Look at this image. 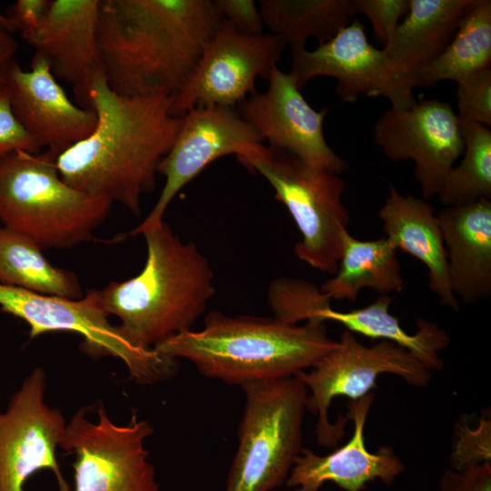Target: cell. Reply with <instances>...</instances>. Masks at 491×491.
<instances>
[{
    "label": "cell",
    "instance_id": "cell-27",
    "mask_svg": "<svg viewBox=\"0 0 491 491\" xmlns=\"http://www.w3.org/2000/svg\"><path fill=\"white\" fill-rule=\"evenodd\" d=\"M0 283L37 294L82 297L76 275L52 265L29 237L0 226Z\"/></svg>",
    "mask_w": 491,
    "mask_h": 491
},
{
    "label": "cell",
    "instance_id": "cell-28",
    "mask_svg": "<svg viewBox=\"0 0 491 491\" xmlns=\"http://www.w3.org/2000/svg\"><path fill=\"white\" fill-rule=\"evenodd\" d=\"M460 122L464 138L463 157L443 179L437 195L444 206L482 198L491 200V131L479 124Z\"/></svg>",
    "mask_w": 491,
    "mask_h": 491
},
{
    "label": "cell",
    "instance_id": "cell-3",
    "mask_svg": "<svg viewBox=\"0 0 491 491\" xmlns=\"http://www.w3.org/2000/svg\"><path fill=\"white\" fill-rule=\"evenodd\" d=\"M326 322L291 325L276 317L210 312L200 330L182 332L154 349L191 362L204 376L230 386L292 376L335 349Z\"/></svg>",
    "mask_w": 491,
    "mask_h": 491
},
{
    "label": "cell",
    "instance_id": "cell-34",
    "mask_svg": "<svg viewBox=\"0 0 491 491\" xmlns=\"http://www.w3.org/2000/svg\"><path fill=\"white\" fill-rule=\"evenodd\" d=\"M222 19L237 31L248 35L263 34L264 21L257 4L253 0H214Z\"/></svg>",
    "mask_w": 491,
    "mask_h": 491
},
{
    "label": "cell",
    "instance_id": "cell-30",
    "mask_svg": "<svg viewBox=\"0 0 491 491\" xmlns=\"http://www.w3.org/2000/svg\"><path fill=\"white\" fill-rule=\"evenodd\" d=\"M458 118L486 127L491 126V68H486L457 83Z\"/></svg>",
    "mask_w": 491,
    "mask_h": 491
},
{
    "label": "cell",
    "instance_id": "cell-33",
    "mask_svg": "<svg viewBox=\"0 0 491 491\" xmlns=\"http://www.w3.org/2000/svg\"><path fill=\"white\" fill-rule=\"evenodd\" d=\"M451 456L454 469L490 462V420L482 419L475 429L466 423L459 426V438Z\"/></svg>",
    "mask_w": 491,
    "mask_h": 491
},
{
    "label": "cell",
    "instance_id": "cell-26",
    "mask_svg": "<svg viewBox=\"0 0 491 491\" xmlns=\"http://www.w3.org/2000/svg\"><path fill=\"white\" fill-rule=\"evenodd\" d=\"M264 25L285 44L305 46L309 36L323 44L352 22L355 0H259Z\"/></svg>",
    "mask_w": 491,
    "mask_h": 491
},
{
    "label": "cell",
    "instance_id": "cell-38",
    "mask_svg": "<svg viewBox=\"0 0 491 491\" xmlns=\"http://www.w3.org/2000/svg\"><path fill=\"white\" fill-rule=\"evenodd\" d=\"M0 28L5 30L11 34L15 32V28L12 21L0 12Z\"/></svg>",
    "mask_w": 491,
    "mask_h": 491
},
{
    "label": "cell",
    "instance_id": "cell-22",
    "mask_svg": "<svg viewBox=\"0 0 491 491\" xmlns=\"http://www.w3.org/2000/svg\"><path fill=\"white\" fill-rule=\"evenodd\" d=\"M408 2L406 15L382 49L414 85L416 73L446 48L473 0Z\"/></svg>",
    "mask_w": 491,
    "mask_h": 491
},
{
    "label": "cell",
    "instance_id": "cell-4",
    "mask_svg": "<svg viewBox=\"0 0 491 491\" xmlns=\"http://www.w3.org/2000/svg\"><path fill=\"white\" fill-rule=\"evenodd\" d=\"M146 260L134 277L99 290L108 316L135 346L153 349L187 330L214 296L209 260L194 242H184L163 224L144 235Z\"/></svg>",
    "mask_w": 491,
    "mask_h": 491
},
{
    "label": "cell",
    "instance_id": "cell-21",
    "mask_svg": "<svg viewBox=\"0 0 491 491\" xmlns=\"http://www.w3.org/2000/svg\"><path fill=\"white\" fill-rule=\"evenodd\" d=\"M385 237L398 251L419 260L427 270L428 288L445 306L460 310L448 277L441 227L435 208L426 200L404 195L389 186L388 195L378 210Z\"/></svg>",
    "mask_w": 491,
    "mask_h": 491
},
{
    "label": "cell",
    "instance_id": "cell-24",
    "mask_svg": "<svg viewBox=\"0 0 491 491\" xmlns=\"http://www.w3.org/2000/svg\"><path fill=\"white\" fill-rule=\"evenodd\" d=\"M392 296H379L368 306L349 311H337L327 305L316 315V319L341 324L353 334L372 339L392 342L413 355L426 369L440 370L444 362L439 352L450 342V337L436 324L426 319H417V331L411 335L406 332L399 318L389 313Z\"/></svg>",
    "mask_w": 491,
    "mask_h": 491
},
{
    "label": "cell",
    "instance_id": "cell-2",
    "mask_svg": "<svg viewBox=\"0 0 491 491\" xmlns=\"http://www.w3.org/2000/svg\"><path fill=\"white\" fill-rule=\"evenodd\" d=\"M221 21L212 0H99L96 35L107 85L127 96L174 95Z\"/></svg>",
    "mask_w": 491,
    "mask_h": 491
},
{
    "label": "cell",
    "instance_id": "cell-11",
    "mask_svg": "<svg viewBox=\"0 0 491 491\" xmlns=\"http://www.w3.org/2000/svg\"><path fill=\"white\" fill-rule=\"evenodd\" d=\"M168 153L158 166L165 179L160 195L147 216L129 235L159 227L167 206L190 181L215 160L235 155L248 171L266 150L261 135L232 107L208 106L188 111Z\"/></svg>",
    "mask_w": 491,
    "mask_h": 491
},
{
    "label": "cell",
    "instance_id": "cell-7",
    "mask_svg": "<svg viewBox=\"0 0 491 491\" xmlns=\"http://www.w3.org/2000/svg\"><path fill=\"white\" fill-rule=\"evenodd\" d=\"M274 190L301 234L295 246L297 258L330 275L336 272L342 237L350 214L342 201L346 183L340 175L313 166L286 151L266 145L250 165Z\"/></svg>",
    "mask_w": 491,
    "mask_h": 491
},
{
    "label": "cell",
    "instance_id": "cell-20",
    "mask_svg": "<svg viewBox=\"0 0 491 491\" xmlns=\"http://www.w3.org/2000/svg\"><path fill=\"white\" fill-rule=\"evenodd\" d=\"M456 297L475 304L491 296V200L444 206L437 214Z\"/></svg>",
    "mask_w": 491,
    "mask_h": 491
},
{
    "label": "cell",
    "instance_id": "cell-23",
    "mask_svg": "<svg viewBox=\"0 0 491 491\" xmlns=\"http://www.w3.org/2000/svg\"><path fill=\"white\" fill-rule=\"evenodd\" d=\"M396 253L385 236L363 241L347 231L342 237L336 272L322 284L320 290L330 300L349 302H355L366 288L379 296L399 293L405 287V279Z\"/></svg>",
    "mask_w": 491,
    "mask_h": 491
},
{
    "label": "cell",
    "instance_id": "cell-13",
    "mask_svg": "<svg viewBox=\"0 0 491 491\" xmlns=\"http://www.w3.org/2000/svg\"><path fill=\"white\" fill-rule=\"evenodd\" d=\"M290 49L289 74L300 89L312 78L327 76L336 80V92L344 102L354 103L360 96H381L396 109L416 102L412 82L394 66L383 49L369 43L358 20H353L314 50L305 46Z\"/></svg>",
    "mask_w": 491,
    "mask_h": 491
},
{
    "label": "cell",
    "instance_id": "cell-32",
    "mask_svg": "<svg viewBox=\"0 0 491 491\" xmlns=\"http://www.w3.org/2000/svg\"><path fill=\"white\" fill-rule=\"evenodd\" d=\"M357 14L372 24L376 39L385 46L406 15L408 0H355Z\"/></svg>",
    "mask_w": 491,
    "mask_h": 491
},
{
    "label": "cell",
    "instance_id": "cell-29",
    "mask_svg": "<svg viewBox=\"0 0 491 491\" xmlns=\"http://www.w3.org/2000/svg\"><path fill=\"white\" fill-rule=\"evenodd\" d=\"M267 297L274 317L291 325L316 320L317 312L331 301L313 283L291 277L274 280Z\"/></svg>",
    "mask_w": 491,
    "mask_h": 491
},
{
    "label": "cell",
    "instance_id": "cell-1",
    "mask_svg": "<svg viewBox=\"0 0 491 491\" xmlns=\"http://www.w3.org/2000/svg\"><path fill=\"white\" fill-rule=\"evenodd\" d=\"M89 102L95 126L56 156L58 173L69 185L138 215L141 197L155 188L159 164L181 125L171 112L173 95H122L100 75Z\"/></svg>",
    "mask_w": 491,
    "mask_h": 491
},
{
    "label": "cell",
    "instance_id": "cell-18",
    "mask_svg": "<svg viewBox=\"0 0 491 491\" xmlns=\"http://www.w3.org/2000/svg\"><path fill=\"white\" fill-rule=\"evenodd\" d=\"M99 0H51L40 26L25 38L55 76L69 83L83 107L103 75L96 26Z\"/></svg>",
    "mask_w": 491,
    "mask_h": 491
},
{
    "label": "cell",
    "instance_id": "cell-16",
    "mask_svg": "<svg viewBox=\"0 0 491 491\" xmlns=\"http://www.w3.org/2000/svg\"><path fill=\"white\" fill-rule=\"evenodd\" d=\"M265 92L250 95L237 111L261 135L268 147L290 153L304 162L340 175L348 163L327 144L324 119L328 110H315L289 73L277 65Z\"/></svg>",
    "mask_w": 491,
    "mask_h": 491
},
{
    "label": "cell",
    "instance_id": "cell-19",
    "mask_svg": "<svg viewBox=\"0 0 491 491\" xmlns=\"http://www.w3.org/2000/svg\"><path fill=\"white\" fill-rule=\"evenodd\" d=\"M375 394L349 400L346 418L354 424L353 434L344 446L326 456L302 448L286 481L294 491H318L325 482L346 491H361L370 481L391 485L405 466L392 447L380 446L375 453L366 446L365 426Z\"/></svg>",
    "mask_w": 491,
    "mask_h": 491
},
{
    "label": "cell",
    "instance_id": "cell-8",
    "mask_svg": "<svg viewBox=\"0 0 491 491\" xmlns=\"http://www.w3.org/2000/svg\"><path fill=\"white\" fill-rule=\"evenodd\" d=\"M0 309L25 321L29 336L45 333L69 332L83 337L81 348L92 356L120 359L130 376L147 385L173 376L177 360L153 349L132 345L117 326L108 320L99 290H89L85 296L70 299L30 292L0 283Z\"/></svg>",
    "mask_w": 491,
    "mask_h": 491
},
{
    "label": "cell",
    "instance_id": "cell-37",
    "mask_svg": "<svg viewBox=\"0 0 491 491\" xmlns=\"http://www.w3.org/2000/svg\"><path fill=\"white\" fill-rule=\"evenodd\" d=\"M17 43L13 34L0 28V76L5 66L13 60Z\"/></svg>",
    "mask_w": 491,
    "mask_h": 491
},
{
    "label": "cell",
    "instance_id": "cell-10",
    "mask_svg": "<svg viewBox=\"0 0 491 491\" xmlns=\"http://www.w3.org/2000/svg\"><path fill=\"white\" fill-rule=\"evenodd\" d=\"M152 433L151 425L135 413L120 426L109 418L104 405L95 421L87 418L85 407L78 409L60 446L75 457L71 491H159L145 447Z\"/></svg>",
    "mask_w": 491,
    "mask_h": 491
},
{
    "label": "cell",
    "instance_id": "cell-25",
    "mask_svg": "<svg viewBox=\"0 0 491 491\" xmlns=\"http://www.w3.org/2000/svg\"><path fill=\"white\" fill-rule=\"evenodd\" d=\"M491 65V1L473 0L454 36L433 61L414 76L415 87L458 81Z\"/></svg>",
    "mask_w": 491,
    "mask_h": 491
},
{
    "label": "cell",
    "instance_id": "cell-14",
    "mask_svg": "<svg viewBox=\"0 0 491 491\" xmlns=\"http://www.w3.org/2000/svg\"><path fill=\"white\" fill-rule=\"evenodd\" d=\"M45 374L34 369L0 412V491H25L35 473L49 469L59 491H71L56 456L66 422L56 407L45 402Z\"/></svg>",
    "mask_w": 491,
    "mask_h": 491
},
{
    "label": "cell",
    "instance_id": "cell-31",
    "mask_svg": "<svg viewBox=\"0 0 491 491\" xmlns=\"http://www.w3.org/2000/svg\"><path fill=\"white\" fill-rule=\"evenodd\" d=\"M40 148L18 121L9 90L0 76V157L18 151L38 153Z\"/></svg>",
    "mask_w": 491,
    "mask_h": 491
},
{
    "label": "cell",
    "instance_id": "cell-5",
    "mask_svg": "<svg viewBox=\"0 0 491 491\" xmlns=\"http://www.w3.org/2000/svg\"><path fill=\"white\" fill-rule=\"evenodd\" d=\"M48 152L0 157V222L43 250L94 239L112 203L66 184Z\"/></svg>",
    "mask_w": 491,
    "mask_h": 491
},
{
    "label": "cell",
    "instance_id": "cell-12",
    "mask_svg": "<svg viewBox=\"0 0 491 491\" xmlns=\"http://www.w3.org/2000/svg\"><path fill=\"white\" fill-rule=\"evenodd\" d=\"M286 44L273 34L248 35L222 19L195 67L173 95L171 112L181 117L199 107L235 108L268 79Z\"/></svg>",
    "mask_w": 491,
    "mask_h": 491
},
{
    "label": "cell",
    "instance_id": "cell-17",
    "mask_svg": "<svg viewBox=\"0 0 491 491\" xmlns=\"http://www.w3.org/2000/svg\"><path fill=\"white\" fill-rule=\"evenodd\" d=\"M14 112L25 130L56 158L95 128L93 108L74 104L58 84L47 63L34 55L29 70L14 59L2 73Z\"/></svg>",
    "mask_w": 491,
    "mask_h": 491
},
{
    "label": "cell",
    "instance_id": "cell-35",
    "mask_svg": "<svg viewBox=\"0 0 491 491\" xmlns=\"http://www.w3.org/2000/svg\"><path fill=\"white\" fill-rule=\"evenodd\" d=\"M440 491H491V464L483 462L461 469L446 468Z\"/></svg>",
    "mask_w": 491,
    "mask_h": 491
},
{
    "label": "cell",
    "instance_id": "cell-36",
    "mask_svg": "<svg viewBox=\"0 0 491 491\" xmlns=\"http://www.w3.org/2000/svg\"><path fill=\"white\" fill-rule=\"evenodd\" d=\"M51 0H17L7 10L15 32L25 39L35 32L44 21Z\"/></svg>",
    "mask_w": 491,
    "mask_h": 491
},
{
    "label": "cell",
    "instance_id": "cell-6",
    "mask_svg": "<svg viewBox=\"0 0 491 491\" xmlns=\"http://www.w3.org/2000/svg\"><path fill=\"white\" fill-rule=\"evenodd\" d=\"M241 387L245 406L225 491H272L302 450L307 388L297 374Z\"/></svg>",
    "mask_w": 491,
    "mask_h": 491
},
{
    "label": "cell",
    "instance_id": "cell-9",
    "mask_svg": "<svg viewBox=\"0 0 491 491\" xmlns=\"http://www.w3.org/2000/svg\"><path fill=\"white\" fill-rule=\"evenodd\" d=\"M381 374H393L412 386H426L431 373L413 355L397 345L381 340L361 344L355 334L344 329L337 346L325 355L309 372L297 373L307 388L306 410L317 417L316 443L335 447L345 435L347 419L336 424L328 419L332 400L339 396L357 400L376 387Z\"/></svg>",
    "mask_w": 491,
    "mask_h": 491
},
{
    "label": "cell",
    "instance_id": "cell-15",
    "mask_svg": "<svg viewBox=\"0 0 491 491\" xmlns=\"http://www.w3.org/2000/svg\"><path fill=\"white\" fill-rule=\"evenodd\" d=\"M375 143L391 161L412 160L421 195H437L443 179L464 152L461 122L453 106L438 99L390 107L374 126Z\"/></svg>",
    "mask_w": 491,
    "mask_h": 491
}]
</instances>
